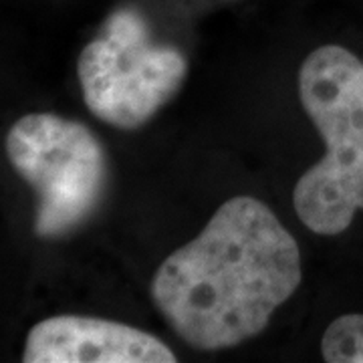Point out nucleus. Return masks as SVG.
<instances>
[{"label":"nucleus","mask_w":363,"mask_h":363,"mask_svg":"<svg viewBox=\"0 0 363 363\" xmlns=\"http://www.w3.org/2000/svg\"><path fill=\"white\" fill-rule=\"evenodd\" d=\"M188 63L178 49L157 45L143 16L113 13L81 51L77 75L85 105L119 130H138L180 91Z\"/></svg>","instance_id":"nucleus-4"},{"label":"nucleus","mask_w":363,"mask_h":363,"mask_svg":"<svg viewBox=\"0 0 363 363\" xmlns=\"http://www.w3.org/2000/svg\"><path fill=\"white\" fill-rule=\"evenodd\" d=\"M6 156L39 196L35 233L61 238L97 212L107 186V156L83 123L28 113L6 135Z\"/></svg>","instance_id":"nucleus-3"},{"label":"nucleus","mask_w":363,"mask_h":363,"mask_svg":"<svg viewBox=\"0 0 363 363\" xmlns=\"http://www.w3.org/2000/svg\"><path fill=\"white\" fill-rule=\"evenodd\" d=\"M298 285L297 240L267 204L234 196L160 264L152 298L184 343L218 351L264 331Z\"/></svg>","instance_id":"nucleus-1"},{"label":"nucleus","mask_w":363,"mask_h":363,"mask_svg":"<svg viewBox=\"0 0 363 363\" xmlns=\"http://www.w3.org/2000/svg\"><path fill=\"white\" fill-rule=\"evenodd\" d=\"M168 345L142 329L81 315L37 323L26 337L25 363H174Z\"/></svg>","instance_id":"nucleus-5"},{"label":"nucleus","mask_w":363,"mask_h":363,"mask_svg":"<svg viewBox=\"0 0 363 363\" xmlns=\"http://www.w3.org/2000/svg\"><path fill=\"white\" fill-rule=\"evenodd\" d=\"M329 363H363V315H343L327 327L321 341Z\"/></svg>","instance_id":"nucleus-6"},{"label":"nucleus","mask_w":363,"mask_h":363,"mask_svg":"<svg viewBox=\"0 0 363 363\" xmlns=\"http://www.w3.org/2000/svg\"><path fill=\"white\" fill-rule=\"evenodd\" d=\"M298 95L325 142V156L297 182L301 222L335 236L363 210V63L337 45L319 47L298 71Z\"/></svg>","instance_id":"nucleus-2"}]
</instances>
